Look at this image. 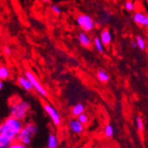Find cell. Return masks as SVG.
<instances>
[{
	"mask_svg": "<svg viewBox=\"0 0 148 148\" xmlns=\"http://www.w3.org/2000/svg\"><path fill=\"white\" fill-rule=\"evenodd\" d=\"M22 126V121L10 116L0 123V135L6 137L13 142L16 140Z\"/></svg>",
	"mask_w": 148,
	"mask_h": 148,
	"instance_id": "1",
	"label": "cell"
},
{
	"mask_svg": "<svg viewBox=\"0 0 148 148\" xmlns=\"http://www.w3.org/2000/svg\"><path fill=\"white\" fill-rule=\"evenodd\" d=\"M29 108H30V105L28 101L25 100L14 101L10 105L9 107L10 116L17 120L22 121L25 119L27 114H28Z\"/></svg>",
	"mask_w": 148,
	"mask_h": 148,
	"instance_id": "2",
	"label": "cell"
},
{
	"mask_svg": "<svg viewBox=\"0 0 148 148\" xmlns=\"http://www.w3.org/2000/svg\"><path fill=\"white\" fill-rule=\"evenodd\" d=\"M36 133H37V127L34 123H28L26 124H23L20 133L18 134L16 141L28 146L29 145H30L33 138L36 136Z\"/></svg>",
	"mask_w": 148,
	"mask_h": 148,
	"instance_id": "3",
	"label": "cell"
},
{
	"mask_svg": "<svg viewBox=\"0 0 148 148\" xmlns=\"http://www.w3.org/2000/svg\"><path fill=\"white\" fill-rule=\"evenodd\" d=\"M24 76L27 77L29 80V82L32 84L33 89L39 94V95H41L44 98H47L48 97V91H47V90L42 85V84L39 82V80L37 79V77L31 71L26 70L24 72Z\"/></svg>",
	"mask_w": 148,
	"mask_h": 148,
	"instance_id": "4",
	"label": "cell"
},
{
	"mask_svg": "<svg viewBox=\"0 0 148 148\" xmlns=\"http://www.w3.org/2000/svg\"><path fill=\"white\" fill-rule=\"evenodd\" d=\"M76 22H77L78 26L84 32L90 31L94 28V25H95L92 18L90 16L87 15V14H84V13H82V14H79L77 16Z\"/></svg>",
	"mask_w": 148,
	"mask_h": 148,
	"instance_id": "5",
	"label": "cell"
},
{
	"mask_svg": "<svg viewBox=\"0 0 148 148\" xmlns=\"http://www.w3.org/2000/svg\"><path fill=\"white\" fill-rule=\"evenodd\" d=\"M44 109H45V113L47 114V115L51 120L53 124L56 126H60L61 124V116H60L59 111L52 105L45 103L44 105Z\"/></svg>",
	"mask_w": 148,
	"mask_h": 148,
	"instance_id": "6",
	"label": "cell"
},
{
	"mask_svg": "<svg viewBox=\"0 0 148 148\" xmlns=\"http://www.w3.org/2000/svg\"><path fill=\"white\" fill-rule=\"evenodd\" d=\"M69 130L73 133L77 134V135H80V134H82L84 132V125H83L75 118H73V119H71L69 121Z\"/></svg>",
	"mask_w": 148,
	"mask_h": 148,
	"instance_id": "7",
	"label": "cell"
},
{
	"mask_svg": "<svg viewBox=\"0 0 148 148\" xmlns=\"http://www.w3.org/2000/svg\"><path fill=\"white\" fill-rule=\"evenodd\" d=\"M133 21L139 26H148V17L147 15L144 14L143 12H136L133 15Z\"/></svg>",
	"mask_w": 148,
	"mask_h": 148,
	"instance_id": "8",
	"label": "cell"
},
{
	"mask_svg": "<svg viewBox=\"0 0 148 148\" xmlns=\"http://www.w3.org/2000/svg\"><path fill=\"white\" fill-rule=\"evenodd\" d=\"M99 39H100L103 46L109 45L111 44V42H112V34H111L110 30L107 29L102 30Z\"/></svg>",
	"mask_w": 148,
	"mask_h": 148,
	"instance_id": "9",
	"label": "cell"
},
{
	"mask_svg": "<svg viewBox=\"0 0 148 148\" xmlns=\"http://www.w3.org/2000/svg\"><path fill=\"white\" fill-rule=\"evenodd\" d=\"M17 82H18V84L26 91H30L33 90V87H32V84L31 83L29 82V80L25 77L24 75H21L18 80H17Z\"/></svg>",
	"mask_w": 148,
	"mask_h": 148,
	"instance_id": "10",
	"label": "cell"
},
{
	"mask_svg": "<svg viewBox=\"0 0 148 148\" xmlns=\"http://www.w3.org/2000/svg\"><path fill=\"white\" fill-rule=\"evenodd\" d=\"M60 141L54 133H51L47 138V148H58Z\"/></svg>",
	"mask_w": 148,
	"mask_h": 148,
	"instance_id": "11",
	"label": "cell"
},
{
	"mask_svg": "<svg viewBox=\"0 0 148 148\" xmlns=\"http://www.w3.org/2000/svg\"><path fill=\"white\" fill-rule=\"evenodd\" d=\"M78 42L82 45L84 47H90L91 41L90 37L85 34V33H80L78 34Z\"/></svg>",
	"mask_w": 148,
	"mask_h": 148,
	"instance_id": "12",
	"label": "cell"
},
{
	"mask_svg": "<svg viewBox=\"0 0 148 148\" xmlns=\"http://www.w3.org/2000/svg\"><path fill=\"white\" fill-rule=\"evenodd\" d=\"M84 111H85V106H84V105L82 104V103H77V104H75V105L72 107L71 113H72V114H73L74 116L77 117L79 114L84 113Z\"/></svg>",
	"mask_w": 148,
	"mask_h": 148,
	"instance_id": "13",
	"label": "cell"
},
{
	"mask_svg": "<svg viewBox=\"0 0 148 148\" xmlns=\"http://www.w3.org/2000/svg\"><path fill=\"white\" fill-rule=\"evenodd\" d=\"M97 78H98V80L99 81V82L104 83V84L107 83L109 81V75H108V74H107L106 71H104L103 69H100V70L98 71V73H97Z\"/></svg>",
	"mask_w": 148,
	"mask_h": 148,
	"instance_id": "14",
	"label": "cell"
},
{
	"mask_svg": "<svg viewBox=\"0 0 148 148\" xmlns=\"http://www.w3.org/2000/svg\"><path fill=\"white\" fill-rule=\"evenodd\" d=\"M10 75L9 69L5 66H0V80H6Z\"/></svg>",
	"mask_w": 148,
	"mask_h": 148,
	"instance_id": "15",
	"label": "cell"
},
{
	"mask_svg": "<svg viewBox=\"0 0 148 148\" xmlns=\"http://www.w3.org/2000/svg\"><path fill=\"white\" fill-rule=\"evenodd\" d=\"M104 135L106 138H109L114 135V128L111 124H106L104 129Z\"/></svg>",
	"mask_w": 148,
	"mask_h": 148,
	"instance_id": "16",
	"label": "cell"
},
{
	"mask_svg": "<svg viewBox=\"0 0 148 148\" xmlns=\"http://www.w3.org/2000/svg\"><path fill=\"white\" fill-rule=\"evenodd\" d=\"M12 141L7 138L6 137L0 135V148H6Z\"/></svg>",
	"mask_w": 148,
	"mask_h": 148,
	"instance_id": "17",
	"label": "cell"
},
{
	"mask_svg": "<svg viewBox=\"0 0 148 148\" xmlns=\"http://www.w3.org/2000/svg\"><path fill=\"white\" fill-rule=\"evenodd\" d=\"M93 44H94V46H95L96 50L99 51V52H103L104 51V46L100 41L99 37H95L94 38V41H93Z\"/></svg>",
	"mask_w": 148,
	"mask_h": 148,
	"instance_id": "18",
	"label": "cell"
},
{
	"mask_svg": "<svg viewBox=\"0 0 148 148\" xmlns=\"http://www.w3.org/2000/svg\"><path fill=\"white\" fill-rule=\"evenodd\" d=\"M76 119H77L83 125H85V124H87V123H89V116H88V114H86L85 113H83V114H79V115L77 116Z\"/></svg>",
	"mask_w": 148,
	"mask_h": 148,
	"instance_id": "19",
	"label": "cell"
},
{
	"mask_svg": "<svg viewBox=\"0 0 148 148\" xmlns=\"http://www.w3.org/2000/svg\"><path fill=\"white\" fill-rule=\"evenodd\" d=\"M136 43H137V46L141 50V51H144L145 50V42L143 37L141 36H137L136 38Z\"/></svg>",
	"mask_w": 148,
	"mask_h": 148,
	"instance_id": "20",
	"label": "cell"
},
{
	"mask_svg": "<svg viewBox=\"0 0 148 148\" xmlns=\"http://www.w3.org/2000/svg\"><path fill=\"white\" fill-rule=\"evenodd\" d=\"M136 125H137V129L138 130V131L142 132L145 130L144 122L140 116H137V118H136Z\"/></svg>",
	"mask_w": 148,
	"mask_h": 148,
	"instance_id": "21",
	"label": "cell"
},
{
	"mask_svg": "<svg viewBox=\"0 0 148 148\" xmlns=\"http://www.w3.org/2000/svg\"><path fill=\"white\" fill-rule=\"evenodd\" d=\"M6 148H28V146L18 142V141H13Z\"/></svg>",
	"mask_w": 148,
	"mask_h": 148,
	"instance_id": "22",
	"label": "cell"
},
{
	"mask_svg": "<svg viewBox=\"0 0 148 148\" xmlns=\"http://www.w3.org/2000/svg\"><path fill=\"white\" fill-rule=\"evenodd\" d=\"M51 9L52 12L54 13V14H56V15H60L61 13V9L58 5H51Z\"/></svg>",
	"mask_w": 148,
	"mask_h": 148,
	"instance_id": "23",
	"label": "cell"
},
{
	"mask_svg": "<svg viewBox=\"0 0 148 148\" xmlns=\"http://www.w3.org/2000/svg\"><path fill=\"white\" fill-rule=\"evenodd\" d=\"M124 7L128 12H132L135 6H134V4H133L132 1H126L125 4H124Z\"/></svg>",
	"mask_w": 148,
	"mask_h": 148,
	"instance_id": "24",
	"label": "cell"
},
{
	"mask_svg": "<svg viewBox=\"0 0 148 148\" xmlns=\"http://www.w3.org/2000/svg\"><path fill=\"white\" fill-rule=\"evenodd\" d=\"M3 51L6 56H11V54H12V50L9 46H5L3 49Z\"/></svg>",
	"mask_w": 148,
	"mask_h": 148,
	"instance_id": "25",
	"label": "cell"
},
{
	"mask_svg": "<svg viewBox=\"0 0 148 148\" xmlns=\"http://www.w3.org/2000/svg\"><path fill=\"white\" fill-rule=\"evenodd\" d=\"M130 45H131V47H132V48H137V47H138V46H137V43H136V41L131 42Z\"/></svg>",
	"mask_w": 148,
	"mask_h": 148,
	"instance_id": "26",
	"label": "cell"
},
{
	"mask_svg": "<svg viewBox=\"0 0 148 148\" xmlns=\"http://www.w3.org/2000/svg\"><path fill=\"white\" fill-rule=\"evenodd\" d=\"M3 87H4V84H3L2 81H0V91H1V90L3 89Z\"/></svg>",
	"mask_w": 148,
	"mask_h": 148,
	"instance_id": "27",
	"label": "cell"
},
{
	"mask_svg": "<svg viewBox=\"0 0 148 148\" xmlns=\"http://www.w3.org/2000/svg\"><path fill=\"white\" fill-rule=\"evenodd\" d=\"M41 1L45 2V3H49L50 2V0H41Z\"/></svg>",
	"mask_w": 148,
	"mask_h": 148,
	"instance_id": "28",
	"label": "cell"
},
{
	"mask_svg": "<svg viewBox=\"0 0 148 148\" xmlns=\"http://www.w3.org/2000/svg\"><path fill=\"white\" fill-rule=\"evenodd\" d=\"M0 33H1V26H0Z\"/></svg>",
	"mask_w": 148,
	"mask_h": 148,
	"instance_id": "29",
	"label": "cell"
}]
</instances>
